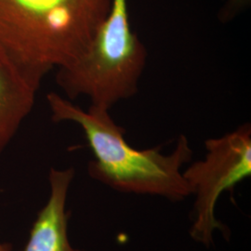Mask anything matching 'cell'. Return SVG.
I'll return each mask as SVG.
<instances>
[{
    "label": "cell",
    "mask_w": 251,
    "mask_h": 251,
    "mask_svg": "<svg viewBox=\"0 0 251 251\" xmlns=\"http://www.w3.org/2000/svg\"><path fill=\"white\" fill-rule=\"evenodd\" d=\"M47 100L54 122H72L83 130L94 155L88 166L92 179L120 193L173 202L191 196L181 171L193 156L186 136H179L169 154L162 153L161 146L139 150L127 144L125 128L117 125L108 110L91 105L83 110L55 92L49 93Z\"/></svg>",
    "instance_id": "6da1fadb"
},
{
    "label": "cell",
    "mask_w": 251,
    "mask_h": 251,
    "mask_svg": "<svg viewBox=\"0 0 251 251\" xmlns=\"http://www.w3.org/2000/svg\"><path fill=\"white\" fill-rule=\"evenodd\" d=\"M113 0H0V49L36 88L83 53Z\"/></svg>",
    "instance_id": "7a4b0ae2"
},
{
    "label": "cell",
    "mask_w": 251,
    "mask_h": 251,
    "mask_svg": "<svg viewBox=\"0 0 251 251\" xmlns=\"http://www.w3.org/2000/svg\"><path fill=\"white\" fill-rule=\"evenodd\" d=\"M146 60L145 46L130 25L127 0H113L86 50L57 69L56 82L69 99L85 96L91 106L110 111L138 92Z\"/></svg>",
    "instance_id": "3957f363"
},
{
    "label": "cell",
    "mask_w": 251,
    "mask_h": 251,
    "mask_svg": "<svg viewBox=\"0 0 251 251\" xmlns=\"http://www.w3.org/2000/svg\"><path fill=\"white\" fill-rule=\"evenodd\" d=\"M206 153L203 160L194 162L182 171L191 196H196L193 206L191 237L206 247L213 244L219 230L226 237V229L215 216L219 198L251 176V126L245 123L235 130L205 142Z\"/></svg>",
    "instance_id": "277c9868"
},
{
    "label": "cell",
    "mask_w": 251,
    "mask_h": 251,
    "mask_svg": "<svg viewBox=\"0 0 251 251\" xmlns=\"http://www.w3.org/2000/svg\"><path fill=\"white\" fill-rule=\"evenodd\" d=\"M75 170L50 169V197L37 213L26 244L20 251H85L73 248L68 236L70 212L66 202Z\"/></svg>",
    "instance_id": "5b68a950"
},
{
    "label": "cell",
    "mask_w": 251,
    "mask_h": 251,
    "mask_svg": "<svg viewBox=\"0 0 251 251\" xmlns=\"http://www.w3.org/2000/svg\"><path fill=\"white\" fill-rule=\"evenodd\" d=\"M37 90L0 49V153L31 113Z\"/></svg>",
    "instance_id": "8992f818"
},
{
    "label": "cell",
    "mask_w": 251,
    "mask_h": 251,
    "mask_svg": "<svg viewBox=\"0 0 251 251\" xmlns=\"http://www.w3.org/2000/svg\"><path fill=\"white\" fill-rule=\"evenodd\" d=\"M251 0H225V5L218 14L219 20L226 24L232 22L251 6Z\"/></svg>",
    "instance_id": "52a82bcc"
},
{
    "label": "cell",
    "mask_w": 251,
    "mask_h": 251,
    "mask_svg": "<svg viewBox=\"0 0 251 251\" xmlns=\"http://www.w3.org/2000/svg\"><path fill=\"white\" fill-rule=\"evenodd\" d=\"M0 251H12V247L8 243L0 242Z\"/></svg>",
    "instance_id": "ba28073f"
}]
</instances>
